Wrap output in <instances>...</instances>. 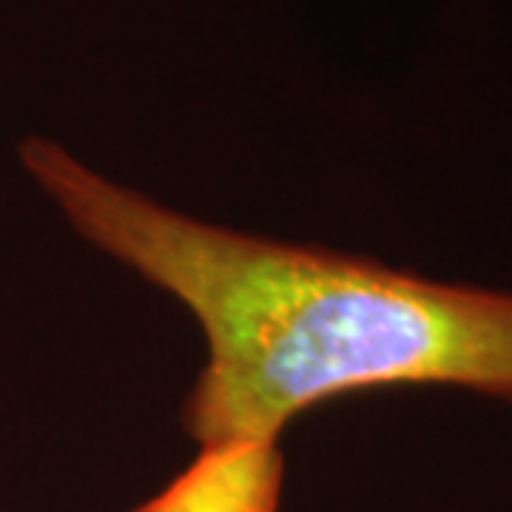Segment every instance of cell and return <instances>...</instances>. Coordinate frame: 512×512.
<instances>
[{
	"label": "cell",
	"mask_w": 512,
	"mask_h": 512,
	"mask_svg": "<svg viewBox=\"0 0 512 512\" xmlns=\"http://www.w3.org/2000/svg\"><path fill=\"white\" fill-rule=\"evenodd\" d=\"M18 154L80 237L197 316L208 362L183 427L200 447L279 441L316 404L396 384L512 402V293L228 231L111 183L55 140L26 137Z\"/></svg>",
	"instance_id": "6da1fadb"
},
{
	"label": "cell",
	"mask_w": 512,
	"mask_h": 512,
	"mask_svg": "<svg viewBox=\"0 0 512 512\" xmlns=\"http://www.w3.org/2000/svg\"><path fill=\"white\" fill-rule=\"evenodd\" d=\"M282 484L279 441H217L131 512H279Z\"/></svg>",
	"instance_id": "7a4b0ae2"
}]
</instances>
